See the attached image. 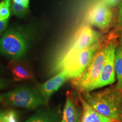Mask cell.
<instances>
[{"label":"cell","mask_w":122,"mask_h":122,"mask_svg":"<svg viewBox=\"0 0 122 122\" xmlns=\"http://www.w3.org/2000/svg\"><path fill=\"white\" fill-rule=\"evenodd\" d=\"M79 94L99 113L115 122H122V91L117 86Z\"/></svg>","instance_id":"1"},{"label":"cell","mask_w":122,"mask_h":122,"mask_svg":"<svg viewBox=\"0 0 122 122\" xmlns=\"http://www.w3.org/2000/svg\"><path fill=\"white\" fill-rule=\"evenodd\" d=\"M102 37L100 32L88 25L80 28L68 46L61 52L56 59L51 70L53 74L60 72L62 66L68 60L79 51L89 48L94 44L102 42Z\"/></svg>","instance_id":"2"},{"label":"cell","mask_w":122,"mask_h":122,"mask_svg":"<svg viewBox=\"0 0 122 122\" xmlns=\"http://www.w3.org/2000/svg\"><path fill=\"white\" fill-rule=\"evenodd\" d=\"M106 50V43L103 44L81 75L71 81L72 85L79 93L95 90L105 63Z\"/></svg>","instance_id":"3"},{"label":"cell","mask_w":122,"mask_h":122,"mask_svg":"<svg viewBox=\"0 0 122 122\" xmlns=\"http://www.w3.org/2000/svg\"><path fill=\"white\" fill-rule=\"evenodd\" d=\"M7 105L33 109L47 104L39 89L31 86H21L2 95Z\"/></svg>","instance_id":"4"},{"label":"cell","mask_w":122,"mask_h":122,"mask_svg":"<svg viewBox=\"0 0 122 122\" xmlns=\"http://www.w3.org/2000/svg\"><path fill=\"white\" fill-rule=\"evenodd\" d=\"M28 35L21 28L7 30L0 39V53L11 59H19L28 48Z\"/></svg>","instance_id":"5"},{"label":"cell","mask_w":122,"mask_h":122,"mask_svg":"<svg viewBox=\"0 0 122 122\" xmlns=\"http://www.w3.org/2000/svg\"><path fill=\"white\" fill-rule=\"evenodd\" d=\"M102 44V42H98L76 53L64 64L61 70L66 72L69 79H77L83 72Z\"/></svg>","instance_id":"6"},{"label":"cell","mask_w":122,"mask_h":122,"mask_svg":"<svg viewBox=\"0 0 122 122\" xmlns=\"http://www.w3.org/2000/svg\"><path fill=\"white\" fill-rule=\"evenodd\" d=\"M106 58L101 74L96 85L95 89L112 84L115 81V57L117 44L113 40L106 43Z\"/></svg>","instance_id":"7"},{"label":"cell","mask_w":122,"mask_h":122,"mask_svg":"<svg viewBox=\"0 0 122 122\" xmlns=\"http://www.w3.org/2000/svg\"><path fill=\"white\" fill-rule=\"evenodd\" d=\"M86 19L89 24L106 31L112 24L113 12L111 8L101 1L89 10Z\"/></svg>","instance_id":"8"},{"label":"cell","mask_w":122,"mask_h":122,"mask_svg":"<svg viewBox=\"0 0 122 122\" xmlns=\"http://www.w3.org/2000/svg\"><path fill=\"white\" fill-rule=\"evenodd\" d=\"M83 109L71 92L67 91L61 122H80Z\"/></svg>","instance_id":"9"},{"label":"cell","mask_w":122,"mask_h":122,"mask_svg":"<svg viewBox=\"0 0 122 122\" xmlns=\"http://www.w3.org/2000/svg\"><path fill=\"white\" fill-rule=\"evenodd\" d=\"M68 79L66 72L64 70H61L54 77L40 85L39 92L47 104L51 96Z\"/></svg>","instance_id":"10"},{"label":"cell","mask_w":122,"mask_h":122,"mask_svg":"<svg viewBox=\"0 0 122 122\" xmlns=\"http://www.w3.org/2000/svg\"><path fill=\"white\" fill-rule=\"evenodd\" d=\"M15 81L31 80L34 77L32 71L26 64L18 59H11L7 65Z\"/></svg>","instance_id":"11"},{"label":"cell","mask_w":122,"mask_h":122,"mask_svg":"<svg viewBox=\"0 0 122 122\" xmlns=\"http://www.w3.org/2000/svg\"><path fill=\"white\" fill-rule=\"evenodd\" d=\"M79 99L83 109L80 122H115L114 120L95 110L82 98L79 93Z\"/></svg>","instance_id":"12"},{"label":"cell","mask_w":122,"mask_h":122,"mask_svg":"<svg viewBox=\"0 0 122 122\" xmlns=\"http://www.w3.org/2000/svg\"><path fill=\"white\" fill-rule=\"evenodd\" d=\"M25 122H60L57 110L42 109L39 110Z\"/></svg>","instance_id":"13"},{"label":"cell","mask_w":122,"mask_h":122,"mask_svg":"<svg viewBox=\"0 0 122 122\" xmlns=\"http://www.w3.org/2000/svg\"><path fill=\"white\" fill-rule=\"evenodd\" d=\"M115 70L118 81L116 86L122 91V48L120 45L117 46L116 50Z\"/></svg>","instance_id":"14"},{"label":"cell","mask_w":122,"mask_h":122,"mask_svg":"<svg viewBox=\"0 0 122 122\" xmlns=\"http://www.w3.org/2000/svg\"><path fill=\"white\" fill-rule=\"evenodd\" d=\"M29 4L30 0H12L11 10L16 16H24L29 11Z\"/></svg>","instance_id":"15"},{"label":"cell","mask_w":122,"mask_h":122,"mask_svg":"<svg viewBox=\"0 0 122 122\" xmlns=\"http://www.w3.org/2000/svg\"><path fill=\"white\" fill-rule=\"evenodd\" d=\"M12 0H4L0 2V19H8L10 15Z\"/></svg>","instance_id":"16"},{"label":"cell","mask_w":122,"mask_h":122,"mask_svg":"<svg viewBox=\"0 0 122 122\" xmlns=\"http://www.w3.org/2000/svg\"><path fill=\"white\" fill-rule=\"evenodd\" d=\"M1 122H18L17 114L14 110H9L5 112Z\"/></svg>","instance_id":"17"},{"label":"cell","mask_w":122,"mask_h":122,"mask_svg":"<svg viewBox=\"0 0 122 122\" xmlns=\"http://www.w3.org/2000/svg\"><path fill=\"white\" fill-rule=\"evenodd\" d=\"M122 1V0H102L101 1H102L105 4H106L110 8H112L119 5Z\"/></svg>","instance_id":"18"},{"label":"cell","mask_w":122,"mask_h":122,"mask_svg":"<svg viewBox=\"0 0 122 122\" xmlns=\"http://www.w3.org/2000/svg\"><path fill=\"white\" fill-rule=\"evenodd\" d=\"M117 27L122 29V5H119L118 7V14L117 17Z\"/></svg>","instance_id":"19"},{"label":"cell","mask_w":122,"mask_h":122,"mask_svg":"<svg viewBox=\"0 0 122 122\" xmlns=\"http://www.w3.org/2000/svg\"><path fill=\"white\" fill-rule=\"evenodd\" d=\"M8 19L6 20H1L0 19V34L2 32V31L6 27Z\"/></svg>","instance_id":"20"},{"label":"cell","mask_w":122,"mask_h":122,"mask_svg":"<svg viewBox=\"0 0 122 122\" xmlns=\"http://www.w3.org/2000/svg\"><path fill=\"white\" fill-rule=\"evenodd\" d=\"M6 85L5 84V83L4 81L0 79V89H3V88L6 87Z\"/></svg>","instance_id":"21"},{"label":"cell","mask_w":122,"mask_h":122,"mask_svg":"<svg viewBox=\"0 0 122 122\" xmlns=\"http://www.w3.org/2000/svg\"><path fill=\"white\" fill-rule=\"evenodd\" d=\"M4 114H5V111H2L0 110V122H2V119L3 117H4Z\"/></svg>","instance_id":"22"},{"label":"cell","mask_w":122,"mask_h":122,"mask_svg":"<svg viewBox=\"0 0 122 122\" xmlns=\"http://www.w3.org/2000/svg\"><path fill=\"white\" fill-rule=\"evenodd\" d=\"M120 42H121V46L122 47V36H121V37H120Z\"/></svg>","instance_id":"23"},{"label":"cell","mask_w":122,"mask_h":122,"mask_svg":"<svg viewBox=\"0 0 122 122\" xmlns=\"http://www.w3.org/2000/svg\"><path fill=\"white\" fill-rule=\"evenodd\" d=\"M120 5H122V2H121V3H120Z\"/></svg>","instance_id":"24"},{"label":"cell","mask_w":122,"mask_h":122,"mask_svg":"<svg viewBox=\"0 0 122 122\" xmlns=\"http://www.w3.org/2000/svg\"><path fill=\"white\" fill-rule=\"evenodd\" d=\"M1 97H0V101H1Z\"/></svg>","instance_id":"25"},{"label":"cell","mask_w":122,"mask_h":122,"mask_svg":"<svg viewBox=\"0 0 122 122\" xmlns=\"http://www.w3.org/2000/svg\"></svg>","instance_id":"26"}]
</instances>
